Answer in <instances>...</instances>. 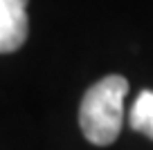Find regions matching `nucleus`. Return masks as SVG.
I'll use <instances>...</instances> for the list:
<instances>
[{
    "label": "nucleus",
    "instance_id": "obj_2",
    "mask_svg": "<svg viewBox=\"0 0 153 150\" xmlns=\"http://www.w3.org/2000/svg\"><path fill=\"white\" fill-rule=\"evenodd\" d=\"M27 0H0V54H11L27 40Z\"/></svg>",
    "mask_w": 153,
    "mask_h": 150
},
{
    "label": "nucleus",
    "instance_id": "obj_1",
    "mask_svg": "<svg viewBox=\"0 0 153 150\" xmlns=\"http://www.w3.org/2000/svg\"><path fill=\"white\" fill-rule=\"evenodd\" d=\"M126 94L128 81L120 74H110L88 88L79 108V126L90 143L110 146L120 137Z\"/></svg>",
    "mask_w": 153,
    "mask_h": 150
},
{
    "label": "nucleus",
    "instance_id": "obj_3",
    "mask_svg": "<svg viewBox=\"0 0 153 150\" xmlns=\"http://www.w3.org/2000/svg\"><path fill=\"white\" fill-rule=\"evenodd\" d=\"M131 128L153 139V90H142L131 108Z\"/></svg>",
    "mask_w": 153,
    "mask_h": 150
}]
</instances>
